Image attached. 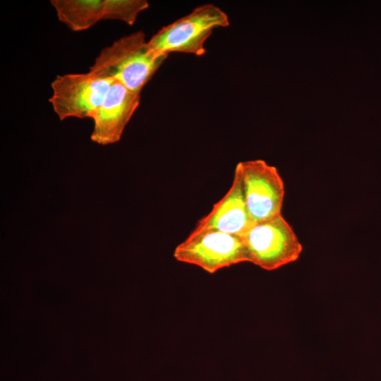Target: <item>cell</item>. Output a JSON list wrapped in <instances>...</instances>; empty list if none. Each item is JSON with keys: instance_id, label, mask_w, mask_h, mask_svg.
<instances>
[{"instance_id": "6da1fadb", "label": "cell", "mask_w": 381, "mask_h": 381, "mask_svg": "<svg viewBox=\"0 0 381 381\" xmlns=\"http://www.w3.org/2000/svg\"><path fill=\"white\" fill-rule=\"evenodd\" d=\"M168 56L153 49L143 32L122 37L104 48L89 71L118 81L129 90H141Z\"/></svg>"}, {"instance_id": "7a4b0ae2", "label": "cell", "mask_w": 381, "mask_h": 381, "mask_svg": "<svg viewBox=\"0 0 381 381\" xmlns=\"http://www.w3.org/2000/svg\"><path fill=\"white\" fill-rule=\"evenodd\" d=\"M229 25V18L223 11L213 4H205L163 27L147 42L153 49L167 55L183 52L201 56L212 31Z\"/></svg>"}, {"instance_id": "3957f363", "label": "cell", "mask_w": 381, "mask_h": 381, "mask_svg": "<svg viewBox=\"0 0 381 381\" xmlns=\"http://www.w3.org/2000/svg\"><path fill=\"white\" fill-rule=\"evenodd\" d=\"M173 256L210 274L250 260L242 236L214 230H193L176 246Z\"/></svg>"}, {"instance_id": "277c9868", "label": "cell", "mask_w": 381, "mask_h": 381, "mask_svg": "<svg viewBox=\"0 0 381 381\" xmlns=\"http://www.w3.org/2000/svg\"><path fill=\"white\" fill-rule=\"evenodd\" d=\"M242 237L249 262L267 271L295 262L303 250L297 235L282 214L254 224Z\"/></svg>"}, {"instance_id": "5b68a950", "label": "cell", "mask_w": 381, "mask_h": 381, "mask_svg": "<svg viewBox=\"0 0 381 381\" xmlns=\"http://www.w3.org/2000/svg\"><path fill=\"white\" fill-rule=\"evenodd\" d=\"M114 80L90 71L57 75L51 83L49 102L61 121L90 118L102 104Z\"/></svg>"}, {"instance_id": "8992f818", "label": "cell", "mask_w": 381, "mask_h": 381, "mask_svg": "<svg viewBox=\"0 0 381 381\" xmlns=\"http://www.w3.org/2000/svg\"><path fill=\"white\" fill-rule=\"evenodd\" d=\"M246 207L253 224L282 214L284 183L277 169L262 159L240 162Z\"/></svg>"}, {"instance_id": "52a82bcc", "label": "cell", "mask_w": 381, "mask_h": 381, "mask_svg": "<svg viewBox=\"0 0 381 381\" xmlns=\"http://www.w3.org/2000/svg\"><path fill=\"white\" fill-rule=\"evenodd\" d=\"M140 99V94L114 80L102 104L90 116L93 121L91 140L102 145L119 141Z\"/></svg>"}, {"instance_id": "ba28073f", "label": "cell", "mask_w": 381, "mask_h": 381, "mask_svg": "<svg viewBox=\"0 0 381 381\" xmlns=\"http://www.w3.org/2000/svg\"><path fill=\"white\" fill-rule=\"evenodd\" d=\"M253 224L245 202L241 173L236 167L231 187L209 213L198 220L193 230H214L243 236Z\"/></svg>"}, {"instance_id": "9c48e42d", "label": "cell", "mask_w": 381, "mask_h": 381, "mask_svg": "<svg viewBox=\"0 0 381 381\" xmlns=\"http://www.w3.org/2000/svg\"><path fill=\"white\" fill-rule=\"evenodd\" d=\"M60 22L74 32L86 30L104 20V0H52Z\"/></svg>"}, {"instance_id": "30bf717a", "label": "cell", "mask_w": 381, "mask_h": 381, "mask_svg": "<svg viewBox=\"0 0 381 381\" xmlns=\"http://www.w3.org/2000/svg\"><path fill=\"white\" fill-rule=\"evenodd\" d=\"M148 7L145 0H104V20H119L133 25L138 14Z\"/></svg>"}]
</instances>
